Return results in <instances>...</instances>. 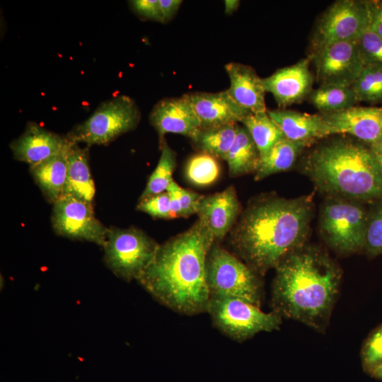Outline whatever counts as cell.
<instances>
[{
	"label": "cell",
	"mask_w": 382,
	"mask_h": 382,
	"mask_svg": "<svg viewBox=\"0 0 382 382\" xmlns=\"http://www.w3.org/2000/svg\"><path fill=\"white\" fill-rule=\"evenodd\" d=\"M312 197H262L251 202L229 232L238 257L259 276L275 269L304 245L312 214Z\"/></svg>",
	"instance_id": "obj_1"
},
{
	"label": "cell",
	"mask_w": 382,
	"mask_h": 382,
	"mask_svg": "<svg viewBox=\"0 0 382 382\" xmlns=\"http://www.w3.org/2000/svg\"><path fill=\"white\" fill-rule=\"evenodd\" d=\"M215 240L198 219L190 228L158 246L156 255L138 279L160 303L178 313L207 311L209 293L206 260Z\"/></svg>",
	"instance_id": "obj_2"
},
{
	"label": "cell",
	"mask_w": 382,
	"mask_h": 382,
	"mask_svg": "<svg viewBox=\"0 0 382 382\" xmlns=\"http://www.w3.org/2000/svg\"><path fill=\"white\" fill-rule=\"evenodd\" d=\"M275 271L273 311L322 331L339 294V266L320 248L304 244L286 255Z\"/></svg>",
	"instance_id": "obj_3"
},
{
	"label": "cell",
	"mask_w": 382,
	"mask_h": 382,
	"mask_svg": "<svg viewBox=\"0 0 382 382\" xmlns=\"http://www.w3.org/2000/svg\"><path fill=\"white\" fill-rule=\"evenodd\" d=\"M321 192L342 199L382 200V170L369 146L348 141L320 146L303 163Z\"/></svg>",
	"instance_id": "obj_4"
},
{
	"label": "cell",
	"mask_w": 382,
	"mask_h": 382,
	"mask_svg": "<svg viewBox=\"0 0 382 382\" xmlns=\"http://www.w3.org/2000/svg\"><path fill=\"white\" fill-rule=\"evenodd\" d=\"M260 276L233 253L215 242L206 260L209 297H233L258 307L262 300Z\"/></svg>",
	"instance_id": "obj_5"
},
{
	"label": "cell",
	"mask_w": 382,
	"mask_h": 382,
	"mask_svg": "<svg viewBox=\"0 0 382 382\" xmlns=\"http://www.w3.org/2000/svg\"><path fill=\"white\" fill-rule=\"evenodd\" d=\"M140 117V110L132 98L125 95L115 96L101 103L66 137L75 144L105 145L135 129Z\"/></svg>",
	"instance_id": "obj_6"
},
{
	"label": "cell",
	"mask_w": 382,
	"mask_h": 382,
	"mask_svg": "<svg viewBox=\"0 0 382 382\" xmlns=\"http://www.w3.org/2000/svg\"><path fill=\"white\" fill-rule=\"evenodd\" d=\"M206 312L215 328L238 342L261 332L279 330L282 318L273 311L265 313L260 307L233 297H209Z\"/></svg>",
	"instance_id": "obj_7"
},
{
	"label": "cell",
	"mask_w": 382,
	"mask_h": 382,
	"mask_svg": "<svg viewBox=\"0 0 382 382\" xmlns=\"http://www.w3.org/2000/svg\"><path fill=\"white\" fill-rule=\"evenodd\" d=\"M159 244L144 231L130 227L108 228L104 261L118 277L138 280L154 260Z\"/></svg>",
	"instance_id": "obj_8"
},
{
	"label": "cell",
	"mask_w": 382,
	"mask_h": 382,
	"mask_svg": "<svg viewBox=\"0 0 382 382\" xmlns=\"http://www.w3.org/2000/svg\"><path fill=\"white\" fill-rule=\"evenodd\" d=\"M368 214L358 203L332 199L323 205L320 231L325 242L342 253L364 249Z\"/></svg>",
	"instance_id": "obj_9"
},
{
	"label": "cell",
	"mask_w": 382,
	"mask_h": 382,
	"mask_svg": "<svg viewBox=\"0 0 382 382\" xmlns=\"http://www.w3.org/2000/svg\"><path fill=\"white\" fill-rule=\"evenodd\" d=\"M371 22V1L342 0L319 20L312 39L313 54L333 43L357 40Z\"/></svg>",
	"instance_id": "obj_10"
},
{
	"label": "cell",
	"mask_w": 382,
	"mask_h": 382,
	"mask_svg": "<svg viewBox=\"0 0 382 382\" xmlns=\"http://www.w3.org/2000/svg\"><path fill=\"white\" fill-rule=\"evenodd\" d=\"M52 224L59 236L103 247L108 228L95 216L93 204L63 195L53 203Z\"/></svg>",
	"instance_id": "obj_11"
},
{
	"label": "cell",
	"mask_w": 382,
	"mask_h": 382,
	"mask_svg": "<svg viewBox=\"0 0 382 382\" xmlns=\"http://www.w3.org/2000/svg\"><path fill=\"white\" fill-rule=\"evenodd\" d=\"M311 54L320 86H352L364 67L357 40L333 43Z\"/></svg>",
	"instance_id": "obj_12"
},
{
	"label": "cell",
	"mask_w": 382,
	"mask_h": 382,
	"mask_svg": "<svg viewBox=\"0 0 382 382\" xmlns=\"http://www.w3.org/2000/svg\"><path fill=\"white\" fill-rule=\"evenodd\" d=\"M328 135L349 134L369 144L382 140V107H352L322 114Z\"/></svg>",
	"instance_id": "obj_13"
},
{
	"label": "cell",
	"mask_w": 382,
	"mask_h": 382,
	"mask_svg": "<svg viewBox=\"0 0 382 382\" xmlns=\"http://www.w3.org/2000/svg\"><path fill=\"white\" fill-rule=\"evenodd\" d=\"M149 118L160 143L168 133L182 134L192 139L201 129L187 94L159 100L153 108Z\"/></svg>",
	"instance_id": "obj_14"
},
{
	"label": "cell",
	"mask_w": 382,
	"mask_h": 382,
	"mask_svg": "<svg viewBox=\"0 0 382 382\" xmlns=\"http://www.w3.org/2000/svg\"><path fill=\"white\" fill-rule=\"evenodd\" d=\"M313 59L311 54L297 63L278 69L262 79L266 92L273 95L279 106L300 103L311 93L313 78L309 65Z\"/></svg>",
	"instance_id": "obj_15"
},
{
	"label": "cell",
	"mask_w": 382,
	"mask_h": 382,
	"mask_svg": "<svg viewBox=\"0 0 382 382\" xmlns=\"http://www.w3.org/2000/svg\"><path fill=\"white\" fill-rule=\"evenodd\" d=\"M241 210L235 188L228 186L213 195H201L196 214L199 220L219 243L235 225Z\"/></svg>",
	"instance_id": "obj_16"
},
{
	"label": "cell",
	"mask_w": 382,
	"mask_h": 382,
	"mask_svg": "<svg viewBox=\"0 0 382 382\" xmlns=\"http://www.w3.org/2000/svg\"><path fill=\"white\" fill-rule=\"evenodd\" d=\"M71 143L66 137L60 136L35 122H30L24 132L12 141L10 148L16 160L32 166L63 154Z\"/></svg>",
	"instance_id": "obj_17"
},
{
	"label": "cell",
	"mask_w": 382,
	"mask_h": 382,
	"mask_svg": "<svg viewBox=\"0 0 382 382\" xmlns=\"http://www.w3.org/2000/svg\"><path fill=\"white\" fill-rule=\"evenodd\" d=\"M201 129L237 124L251 112L239 105L227 90L218 93H188Z\"/></svg>",
	"instance_id": "obj_18"
},
{
	"label": "cell",
	"mask_w": 382,
	"mask_h": 382,
	"mask_svg": "<svg viewBox=\"0 0 382 382\" xmlns=\"http://www.w3.org/2000/svg\"><path fill=\"white\" fill-rule=\"evenodd\" d=\"M230 79L227 91L241 107L251 113L267 112L262 79L250 66L230 62L224 66Z\"/></svg>",
	"instance_id": "obj_19"
},
{
	"label": "cell",
	"mask_w": 382,
	"mask_h": 382,
	"mask_svg": "<svg viewBox=\"0 0 382 382\" xmlns=\"http://www.w3.org/2000/svg\"><path fill=\"white\" fill-rule=\"evenodd\" d=\"M284 137L291 141L311 144L316 139L328 136L322 115L289 110L267 111Z\"/></svg>",
	"instance_id": "obj_20"
},
{
	"label": "cell",
	"mask_w": 382,
	"mask_h": 382,
	"mask_svg": "<svg viewBox=\"0 0 382 382\" xmlns=\"http://www.w3.org/2000/svg\"><path fill=\"white\" fill-rule=\"evenodd\" d=\"M67 176L63 195H71L92 203L95 185L91 177L88 148L71 142L66 151Z\"/></svg>",
	"instance_id": "obj_21"
},
{
	"label": "cell",
	"mask_w": 382,
	"mask_h": 382,
	"mask_svg": "<svg viewBox=\"0 0 382 382\" xmlns=\"http://www.w3.org/2000/svg\"><path fill=\"white\" fill-rule=\"evenodd\" d=\"M66 151L30 166L35 183L47 199L52 203L62 195L64 190L68 168Z\"/></svg>",
	"instance_id": "obj_22"
},
{
	"label": "cell",
	"mask_w": 382,
	"mask_h": 382,
	"mask_svg": "<svg viewBox=\"0 0 382 382\" xmlns=\"http://www.w3.org/2000/svg\"><path fill=\"white\" fill-rule=\"evenodd\" d=\"M260 160L258 150L249 132L238 125L236 137L225 159L229 174L239 176L255 173Z\"/></svg>",
	"instance_id": "obj_23"
},
{
	"label": "cell",
	"mask_w": 382,
	"mask_h": 382,
	"mask_svg": "<svg viewBox=\"0 0 382 382\" xmlns=\"http://www.w3.org/2000/svg\"><path fill=\"white\" fill-rule=\"evenodd\" d=\"M307 146L305 143L293 141L285 137L280 139L268 154L260 158L255 180H260L272 174L289 170Z\"/></svg>",
	"instance_id": "obj_24"
},
{
	"label": "cell",
	"mask_w": 382,
	"mask_h": 382,
	"mask_svg": "<svg viewBox=\"0 0 382 382\" xmlns=\"http://www.w3.org/2000/svg\"><path fill=\"white\" fill-rule=\"evenodd\" d=\"M238 127L237 124H228L200 129L192 141L202 153L225 160L236 137Z\"/></svg>",
	"instance_id": "obj_25"
},
{
	"label": "cell",
	"mask_w": 382,
	"mask_h": 382,
	"mask_svg": "<svg viewBox=\"0 0 382 382\" xmlns=\"http://www.w3.org/2000/svg\"><path fill=\"white\" fill-rule=\"evenodd\" d=\"M241 122L254 141L260 158L265 157L272 146L284 137L267 112L250 113Z\"/></svg>",
	"instance_id": "obj_26"
},
{
	"label": "cell",
	"mask_w": 382,
	"mask_h": 382,
	"mask_svg": "<svg viewBox=\"0 0 382 382\" xmlns=\"http://www.w3.org/2000/svg\"><path fill=\"white\" fill-rule=\"evenodd\" d=\"M313 105L329 114L342 111L354 106L357 102L352 86L340 85L320 86L309 94Z\"/></svg>",
	"instance_id": "obj_27"
},
{
	"label": "cell",
	"mask_w": 382,
	"mask_h": 382,
	"mask_svg": "<svg viewBox=\"0 0 382 382\" xmlns=\"http://www.w3.org/2000/svg\"><path fill=\"white\" fill-rule=\"evenodd\" d=\"M160 145L161 154L159 161L150 175L139 199L166 192L173 181V173L176 163L175 154L165 139Z\"/></svg>",
	"instance_id": "obj_28"
},
{
	"label": "cell",
	"mask_w": 382,
	"mask_h": 382,
	"mask_svg": "<svg viewBox=\"0 0 382 382\" xmlns=\"http://www.w3.org/2000/svg\"><path fill=\"white\" fill-rule=\"evenodd\" d=\"M352 88L357 101H382V67L364 66Z\"/></svg>",
	"instance_id": "obj_29"
},
{
	"label": "cell",
	"mask_w": 382,
	"mask_h": 382,
	"mask_svg": "<svg viewBox=\"0 0 382 382\" xmlns=\"http://www.w3.org/2000/svg\"><path fill=\"white\" fill-rule=\"evenodd\" d=\"M185 174L188 180L196 185H209L217 179L219 166L215 157L201 152L190 158Z\"/></svg>",
	"instance_id": "obj_30"
},
{
	"label": "cell",
	"mask_w": 382,
	"mask_h": 382,
	"mask_svg": "<svg viewBox=\"0 0 382 382\" xmlns=\"http://www.w3.org/2000/svg\"><path fill=\"white\" fill-rule=\"evenodd\" d=\"M364 250L371 257L382 254V200L368 214Z\"/></svg>",
	"instance_id": "obj_31"
},
{
	"label": "cell",
	"mask_w": 382,
	"mask_h": 382,
	"mask_svg": "<svg viewBox=\"0 0 382 382\" xmlns=\"http://www.w3.org/2000/svg\"><path fill=\"white\" fill-rule=\"evenodd\" d=\"M364 66L382 67V38L370 27L357 40Z\"/></svg>",
	"instance_id": "obj_32"
},
{
	"label": "cell",
	"mask_w": 382,
	"mask_h": 382,
	"mask_svg": "<svg viewBox=\"0 0 382 382\" xmlns=\"http://www.w3.org/2000/svg\"><path fill=\"white\" fill-rule=\"evenodd\" d=\"M361 358L364 369L367 371L382 362V325L368 337L361 349Z\"/></svg>",
	"instance_id": "obj_33"
},
{
	"label": "cell",
	"mask_w": 382,
	"mask_h": 382,
	"mask_svg": "<svg viewBox=\"0 0 382 382\" xmlns=\"http://www.w3.org/2000/svg\"><path fill=\"white\" fill-rule=\"evenodd\" d=\"M137 209L154 218L173 219L170 197L167 191L139 199Z\"/></svg>",
	"instance_id": "obj_34"
},
{
	"label": "cell",
	"mask_w": 382,
	"mask_h": 382,
	"mask_svg": "<svg viewBox=\"0 0 382 382\" xmlns=\"http://www.w3.org/2000/svg\"><path fill=\"white\" fill-rule=\"evenodd\" d=\"M180 204L182 217L196 214L197 206L201 195L180 187L174 180L170 183Z\"/></svg>",
	"instance_id": "obj_35"
},
{
	"label": "cell",
	"mask_w": 382,
	"mask_h": 382,
	"mask_svg": "<svg viewBox=\"0 0 382 382\" xmlns=\"http://www.w3.org/2000/svg\"><path fill=\"white\" fill-rule=\"evenodd\" d=\"M133 9L141 16L163 22L158 0H134L130 1Z\"/></svg>",
	"instance_id": "obj_36"
},
{
	"label": "cell",
	"mask_w": 382,
	"mask_h": 382,
	"mask_svg": "<svg viewBox=\"0 0 382 382\" xmlns=\"http://www.w3.org/2000/svg\"><path fill=\"white\" fill-rule=\"evenodd\" d=\"M370 28L382 38V1H371Z\"/></svg>",
	"instance_id": "obj_37"
},
{
	"label": "cell",
	"mask_w": 382,
	"mask_h": 382,
	"mask_svg": "<svg viewBox=\"0 0 382 382\" xmlns=\"http://www.w3.org/2000/svg\"><path fill=\"white\" fill-rule=\"evenodd\" d=\"M182 1L180 0H158L160 12L163 23L173 18L177 13Z\"/></svg>",
	"instance_id": "obj_38"
},
{
	"label": "cell",
	"mask_w": 382,
	"mask_h": 382,
	"mask_svg": "<svg viewBox=\"0 0 382 382\" xmlns=\"http://www.w3.org/2000/svg\"><path fill=\"white\" fill-rule=\"evenodd\" d=\"M167 192L170 197V211L173 219L182 217L181 207L179 199L170 184Z\"/></svg>",
	"instance_id": "obj_39"
},
{
	"label": "cell",
	"mask_w": 382,
	"mask_h": 382,
	"mask_svg": "<svg viewBox=\"0 0 382 382\" xmlns=\"http://www.w3.org/2000/svg\"><path fill=\"white\" fill-rule=\"evenodd\" d=\"M369 146L382 170V140Z\"/></svg>",
	"instance_id": "obj_40"
},
{
	"label": "cell",
	"mask_w": 382,
	"mask_h": 382,
	"mask_svg": "<svg viewBox=\"0 0 382 382\" xmlns=\"http://www.w3.org/2000/svg\"><path fill=\"white\" fill-rule=\"evenodd\" d=\"M240 1L238 0H226L224 1L225 4V13L231 14L233 13L238 7Z\"/></svg>",
	"instance_id": "obj_41"
},
{
	"label": "cell",
	"mask_w": 382,
	"mask_h": 382,
	"mask_svg": "<svg viewBox=\"0 0 382 382\" xmlns=\"http://www.w3.org/2000/svg\"><path fill=\"white\" fill-rule=\"evenodd\" d=\"M372 377L382 381V362L376 364L366 371Z\"/></svg>",
	"instance_id": "obj_42"
}]
</instances>
